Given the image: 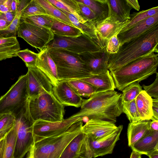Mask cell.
<instances>
[{"label":"cell","instance_id":"obj_52","mask_svg":"<svg viewBox=\"0 0 158 158\" xmlns=\"http://www.w3.org/2000/svg\"><path fill=\"white\" fill-rule=\"evenodd\" d=\"M147 156L149 158H158V149H156L152 151Z\"/></svg>","mask_w":158,"mask_h":158},{"label":"cell","instance_id":"obj_3","mask_svg":"<svg viewBox=\"0 0 158 158\" xmlns=\"http://www.w3.org/2000/svg\"><path fill=\"white\" fill-rule=\"evenodd\" d=\"M158 54L152 52L129 63L118 69L110 72L115 88L122 91L129 85L139 82L157 73Z\"/></svg>","mask_w":158,"mask_h":158},{"label":"cell","instance_id":"obj_28","mask_svg":"<svg viewBox=\"0 0 158 158\" xmlns=\"http://www.w3.org/2000/svg\"><path fill=\"white\" fill-rule=\"evenodd\" d=\"M76 0L86 5L93 11L97 18L96 25L108 17V7L107 0Z\"/></svg>","mask_w":158,"mask_h":158},{"label":"cell","instance_id":"obj_24","mask_svg":"<svg viewBox=\"0 0 158 158\" xmlns=\"http://www.w3.org/2000/svg\"><path fill=\"white\" fill-rule=\"evenodd\" d=\"M150 120L141 121L136 123H130L127 130L128 145L131 147L142 138L149 134L152 131L149 128Z\"/></svg>","mask_w":158,"mask_h":158},{"label":"cell","instance_id":"obj_56","mask_svg":"<svg viewBox=\"0 0 158 158\" xmlns=\"http://www.w3.org/2000/svg\"><path fill=\"white\" fill-rule=\"evenodd\" d=\"M77 158H86L85 157L83 156H80Z\"/></svg>","mask_w":158,"mask_h":158},{"label":"cell","instance_id":"obj_18","mask_svg":"<svg viewBox=\"0 0 158 158\" xmlns=\"http://www.w3.org/2000/svg\"><path fill=\"white\" fill-rule=\"evenodd\" d=\"M157 25H158V13L139 22L123 32H119L117 37L120 43V45L140 35Z\"/></svg>","mask_w":158,"mask_h":158},{"label":"cell","instance_id":"obj_10","mask_svg":"<svg viewBox=\"0 0 158 158\" xmlns=\"http://www.w3.org/2000/svg\"><path fill=\"white\" fill-rule=\"evenodd\" d=\"M49 48H62L77 54L96 52L102 49L89 37L82 33L77 37L54 35V39L46 46Z\"/></svg>","mask_w":158,"mask_h":158},{"label":"cell","instance_id":"obj_55","mask_svg":"<svg viewBox=\"0 0 158 158\" xmlns=\"http://www.w3.org/2000/svg\"><path fill=\"white\" fill-rule=\"evenodd\" d=\"M5 0H0V6L5 2Z\"/></svg>","mask_w":158,"mask_h":158},{"label":"cell","instance_id":"obj_42","mask_svg":"<svg viewBox=\"0 0 158 158\" xmlns=\"http://www.w3.org/2000/svg\"><path fill=\"white\" fill-rule=\"evenodd\" d=\"M77 2L81 15L85 20L92 22L96 25L97 18L93 11L87 6L78 2Z\"/></svg>","mask_w":158,"mask_h":158},{"label":"cell","instance_id":"obj_29","mask_svg":"<svg viewBox=\"0 0 158 158\" xmlns=\"http://www.w3.org/2000/svg\"><path fill=\"white\" fill-rule=\"evenodd\" d=\"M27 0H20L16 11L15 17L6 29L0 31L1 38H10L16 37L18 28L20 23V17L22 12L28 3Z\"/></svg>","mask_w":158,"mask_h":158},{"label":"cell","instance_id":"obj_30","mask_svg":"<svg viewBox=\"0 0 158 158\" xmlns=\"http://www.w3.org/2000/svg\"><path fill=\"white\" fill-rule=\"evenodd\" d=\"M86 134L81 132L74 137L66 147L59 158H77L81 155Z\"/></svg>","mask_w":158,"mask_h":158},{"label":"cell","instance_id":"obj_11","mask_svg":"<svg viewBox=\"0 0 158 158\" xmlns=\"http://www.w3.org/2000/svg\"><path fill=\"white\" fill-rule=\"evenodd\" d=\"M17 35L30 45L40 50L52 40L54 36L50 29L41 28L24 22L20 23Z\"/></svg>","mask_w":158,"mask_h":158},{"label":"cell","instance_id":"obj_2","mask_svg":"<svg viewBox=\"0 0 158 158\" xmlns=\"http://www.w3.org/2000/svg\"><path fill=\"white\" fill-rule=\"evenodd\" d=\"M122 94L115 90L95 93L83 99L79 111L71 118L98 119L115 123L123 113Z\"/></svg>","mask_w":158,"mask_h":158},{"label":"cell","instance_id":"obj_54","mask_svg":"<svg viewBox=\"0 0 158 158\" xmlns=\"http://www.w3.org/2000/svg\"><path fill=\"white\" fill-rule=\"evenodd\" d=\"M26 158H34L33 156L32 150L31 148L30 151L27 153Z\"/></svg>","mask_w":158,"mask_h":158},{"label":"cell","instance_id":"obj_38","mask_svg":"<svg viewBox=\"0 0 158 158\" xmlns=\"http://www.w3.org/2000/svg\"><path fill=\"white\" fill-rule=\"evenodd\" d=\"M41 15H47L45 9L36 0H31L22 12L20 23L27 17Z\"/></svg>","mask_w":158,"mask_h":158},{"label":"cell","instance_id":"obj_6","mask_svg":"<svg viewBox=\"0 0 158 158\" xmlns=\"http://www.w3.org/2000/svg\"><path fill=\"white\" fill-rule=\"evenodd\" d=\"M28 103L30 115L34 122L41 120L56 122L64 119V106L57 100L52 92L29 98Z\"/></svg>","mask_w":158,"mask_h":158},{"label":"cell","instance_id":"obj_49","mask_svg":"<svg viewBox=\"0 0 158 158\" xmlns=\"http://www.w3.org/2000/svg\"><path fill=\"white\" fill-rule=\"evenodd\" d=\"M19 1V0H11L9 6L10 11L16 12Z\"/></svg>","mask_w":158,"mask_h":158},{"label":"cell","instance_id":"obj_19","mask_svg":"<svg viewBox=\"0 0 158 158\" xmlns=\"http://www.w3.org/2000/svg\"><path fill=\"white\" fill-rule=\"evenodd\" d=\"M129 21V19L120 22L110 17H107L96 25L98 34L105 48L109 40L119 33Z\"/></svg>","mask_w":158,"mask_h":158},{"label":"cell","instance_id":"obj_13","mask_svg":"<svg viewBox=\"0 0 158 158\" xmlns=\"http://www.w3.org/2000/svg\"><path fill=\"white\" fill-rule=\"evenodd\" d=\"M26 74L29 98L52 92L53 86L50 80L39 69L28 68Z\"/></svg>","mask_w":158,"mask_h":158},{"label":"cell","instance_id":"obj_51","mask_svg":"<svg viewBox=\"0 0 158 158\" xmlns=\"http://www.w3.org/2000/svg\"><path fill=\"white\" fill-rule=\"evenodd\" d=\"M5 2L0 6V12H5L10 11L9 7L7 6Z\"/></svg>","mask_w":158,"mask_h":158},{"label":"cell","instance_id":"obj_15","mask_svg":"<svg viewBox=\"0 0 158 158\" xmlns=\"http://www.w3.org/2000/svg\"><path fill=\"white\" fill-rule=\"evenodd\" d=\"M117 127L114 123L100 119H88L82 127V132L92 139L98 140L112 133Z\"/></svg>","mask_w":158,"mask_h":158},{"label":"cell","instance_id":"obj_14","mask_svg":"<svg viewBox=\"0 0 158 158\" xmlns=\"http://www.w3.org/2000/svg\"><path fill=\"white\" fill-rule=\"evenodd\" d=\"M110 54L104 48L96 52L83 53L79 56L94 75L106 73L108 70L107 65Z\"/></svg>","mask_w":158,"mask_h":158},{"label":"cell","instance_id":"obj_26","mask_svg":"<svg viewBox=\"0 0 158 158\" xmlns=\"http://www.w3.org/2000/svg\"><path fill=\"white\" fill-rule=\"evenodd\" d=\"M152 99L142 90L135 99L141 121L151 120L152 116Z\"/></svg>","mask_w":158,"mask_h":158},{"label":"cell","instance_id":"obj_1","mask_svg":"<svg viewBox=\"0 0 158 158\" xmlns=\"http://www.w3.org/2000/svg\"><path fill=\"white\" fill-rule=\"evenodd\" d=\"M158 25L140 35L124 43L117 52L110 54L107 67L110 72L152 52H158Z\"/></svg>","mask_w":158,"mask_h":158},{"label":"cell","instance_id":"obj_32","mask_svg":"<svg viewBox=\"0 0 158 158\" xmlns=\"http://www.w3.org/2000/svg\"><path fill=\"white\" fill-rule=\"evenodd\" d=\"M59 9L70 13L74 15L79 21L85 23L88 21L82 16L76 0H48Z\"/></svg>","mask_w":158,"mask_h":158},{"label":"cell","instance_id":"obj_9","mask_svg":"<svg viewBox=\"0 0 158 158\" xmlns=\"http://www.w3.org/2000/svg\"><path fill=\"white\" fill-rule=\"evenodd\" d=\"M123 128L120 125L111 133L94 141L86 134L80 156L86 158H95L112 154Z\"/></svg>","mask_w":158,"mask_h":158},{"label":"cell","instance_id":"obj_25","mask_svg":"<svg viewBox=\"0 0 158 158\" xmlns=\"http://www.w3.org/2000/svg\"><path fill=\"white\" fill-rule=\"evenodd\" d=\"M16 138L15 123L13 127L5 134L0 141V158H14Z\"/></svg>","mask_w":158,"mask_h":158},{"label":"cell","instance_id":"obj_47","mask_svg":"<svg viewBox=\"0 0 158 158\" xmlns=\"http://www.w3.org/2000/svg\"><path fill=\"white\" fill-rule=\"evenodd\" d=\"M129 6L132 8L137 11H139L140 6L137 0H126Z\"/></svg>","mask_w":158,"mask_h":158},{"label":"cell","instance_id":"obj_46","mask_svg":"<svg viewBox=\"0 0 158 158\" xmlns=\"http://www.w3.org/2000/svg\"><path fill=\"white\" fill-rule=\"evenodd\" d=\"M152 116L151 120H158V98L152 99Z\"/></svg>","mask_w":158,"mask_h":158},{"label":"cell","instance_id":"obj_27","mask_svg":"<svg viewBox=\"0 0 158 158\" xmlns=\"http://www.w3.org/2000/svg\"><path fill=\"white\" fill-rule=\"evenodd\" d=\"M20 49L16 37L0 38V61L17 56L16 53Z\"/></svg>","mask_w":158,"mask_h":158},{"label":"cell","instance_id":"obj_37","mask_svg":"<svg viewBox=\"0 0 158 158\" xmlns=\"http://www.w3.org/2000/svg\"><path fill=\"white\" fill-rule=\"evenodd\" d=\"M122 109L130 123H136L141 121L135 99L129 102H122Z\"/></svg>","mask_w":158,"mask_h":158},{"label":"cell","instance_id":"obj_53","mask_svg":"<svg viewBox=\"0 0 158 158\" xmlns=\"http://www.w3.org/2000/svg\"><path fill=\"white\" fill-rule=\"evenodd\" d=\"M141 154L132 150L130 158H141Z\"/></svg>","mask_w":158,"mask_h":158},{"label":"cell","instance_id":"obj_39","mask_svg":"<svg viewBox=\"0 0 158 158\" xmlns=\"http://www.w3.org/2000/svg\"><path fill=\"white\" fill-rule=\"evenodd\" d=\"M142 90V86L139 82H135L129 85L122 91V102H129L133 100Z\"/></svg>","mask_w":158,"mask_h":158},{"label":"cell","instance_id":"obj_12","mask_svg":"<svg viewBox=\"0 0 158 158\" xmlns=\"http://www.w3.org/2000/svg\"><path fill=\"white\" fill-rule=\"evenodd\" d=\"M80 118L69 117L61 121L56 122L41 120L35 121L33 126L34 143L65 132Z\"/></svg>","mask_w":158,"mask_h":158},{"label":"cell","instance_id":"obj_7","mask_svg":"<svg viewBox=\"0 0 158 158\" xmlns=\"http://www.w3.org/2000/svg\"><path fill=\"white\" fill-rule=\"evenodd\" d=\"M28 99L26 74L20 76L8 91L0 98V116L10 114L15 117L26 105Z\"/></svg>","mask_w":158,"mask_h":158},{"label":"cell","instance_id":"obj_44","mask_svg":"<svg viewBox=\"0 0 158 158\" xmlns=\"http://www.w3.org/2000/svg\"><path fill=\"white\" fill-rule=\"evenodd\" d=\"M144 90L151 97L158 98V73H156L154 81L149 85H143Z\"/></svg>","mask_w":158,"mask_h":158},{"label":"cell","instance_id":"obj_16","mask_svg":"<svg viewBox=\"0 0 158 158\" xmlns=\"http://www.w3.org/2000/svg\"><path fill=\"white\" fill-rule=\"evenodd\" d=\"M52 93L59 102L64 106L81 107L83 99L71 87L66 81H59L53 86Z\"/></svg>","mask_w":158,"mask_h":158},{"label":"cell","instance_id":"obj_34","mask_svg":"<svg viewBox=\"0 0 158 158\" xmlns=\"http://www.w3.org/2000/svg\"><path fill=\"white\" fill-rule=\"evenodd\" d=\"M66 81L73 90L81 97L89 98L96 93L95 89L87 82L79 80Z\"/></svg>","mask_w":158,"mask_h":158},{"label":"cell","instance_id":"obj_35","mask_svg":"<svg viewBox=\"0 0 158 158\" xmlns=\"http://www.w3.org/2000/svg\"><path fill=\"white\" fill-rule=\"evenodd\" d=\"M158 13V6L143 10L139 12H134L130 15L128 23L123 27L120 32H123L131 28L139 22Z\"/></svg>","mask_w":158,"mask_h":158},{"label":"cell","instance_id":"obj_23","mask_svg":"<svg viewBox=\"0 0 158 158\" xmlns=\"http://www.w3.org/2000/svg\"><path fill=\"white\" fill-rule=\"evenodd\" d=\"M130 147L132 150L146 155L152 151L158 149V131H151Z\"/></svg>","mask_w":158,"mask_h":158},{"label":"cell","instance_id":"obj_20","mask_svg":"<svg viewBox=\"0 0 158 158\" xmlns=\"http://www.w3.org/2000/svg\"><path fill=\"white\" fill-rule=\"evenodd\" d=\"M108 7V17L122 22L130 19L132 8L126 0H107Z\"/></svg>","mask_w":158,"mask_h":158},{"label":"cell","instance_id":"obj_31","mask_svg":"<svg viewBox=\"0 0 158 158\" xmlns=\"http://www.w3.org/2000/svg\"><path fill=\"white\" fill-rule=\"evenodd\" d=\"M52 18L53 23L50 30L54 35L73 37L78 36L83 33L82 31L77 27Z\"/></svg>","mask_w":158,"mask_h":158},{"label":"cell","instance_id":"obj_40","mask_svg":"<svg viewBox=\"0 0 158 158\" xmlns=\"http://www.w3.org/2000/svg\"><path fill=\"white\" fill-rule=\"evenodd\" d=\"M16 55L22 59L28 68L36 67L38 53H35L27 48L19 50L16 53Z\"/></svg>","mask_w":158,"mask_h":158},{"label":"cell","instance_id":"obj_36","mask_svg":"<svg viewBox=\"0 0 158 158\" xmlns=\"http://www.w3.org/2000/svg\"><path fill=\"white\" fill-rule=\"evenodd\" d=\"M23 22L41 28L50 30L52 24L53 19L46 15H41L27 17Z\"/></svg>","mask_w":158,"mask_h":158},{"label":"cell","instance_id":"obj_41","mask_svg":"<svg viewBox=\"0 0 158 158\" xmlns=\"http://www.w3.org/2000/svg\"><path fill=\"white\" fill-rule=\"evenodd\" d=\"M15 121V118L11 114L0 116V139L13 127Z\"/></svg>","mask_w":158,"mask_h":158},{"label":"cell","instance_id":"obj_48","mask_svg":"<svg viewBox=\"0 0 158 158\" xmlns=\"http://www.w3.org/2000/svg\"><path fill=\"white\" fill-rule=\"evenodd\" d=\"M150 130L153 131H158V120L150 121L149 124Z\"/></svg>","mask_w":158,"mask_h":158},{"label":"cell","instance_id":"obj_4","mask_svg":"<svg viewBox=\"0 0 158 158\" xmlns=\"http://www.w3.org/2000/svg\"><path fill=\"white\" fill-rule=\"evenodd\" d=\"M48 49L56 65L59 81L81 80L93 75L79 54L62 48Z\"/></svg>","mask_w":158,"mask_h":158},{"label":"cell","instance_id":"obj_33","mask_svg":"<svg viewBox=\"0 0 158 158\" xmlns=\"http://www.w3.org/2000/svg\"><path fill=\"white\" fill-rule=\"evenodd\" d=\"M36 1L45 9L46 15L63 23L74 26L69 18L59 9L49 2L48 0Z\"/></svg>","mask_w":158,"mask_h":158},{"label":"cell","instance_id":"obj_50","mask_svg":"<svg viewBox=\"0 0 158 158\" xmlns=\"http://www.w3.org/2000/svg\"><path fill=\"white\" fill-rule=\"evenodd\" d=\"M10 24V23L0 18V31L6 29Z\"/></svg>","mask_w":158,"mask_h":158},{"label":"cell","instance_id":"obj_17","mask_svg":"<svg viewBox=\"0 0 158 158\" xmlns=\"http://www.w3.org/2000/svg\"><path fill=\"white\" fill-rule=\"evenodd\" d=\"M36 67L43 73L50 80L53 86L59 81L56 65L51 58L48 48L45 47L40 50Z\"/></svg>","mask_w":158,"mask_h":158},{"label":"cell","instance_id":"obj_58","mask_svg":"<svg viewBox=\"0 0 158 158\" xmlns=\"http://www.w3.org/2000/svg\"><path fill=\"white\" fill-rule=\"evenodd\" d=\"M0 38H1V37H0Z\"/></svg>","mask_w":158,"mask_h":158},{"label":"cell","instance_id":"obj_57","mask_svg":"<svg viewBox=\"0 0 158 158\" xmlns=\"http://www.w3.org/2000/svg\"><path fill=\"white\" fill-rule=\"evenodd\" d=\"M3 137L1 139H0V141H1V139H2Z\"/></svg>","mask_w":158,"mask_h":158},{"label":"cell","instance_id":"obj_21","mask_svg":"<svg viewBox=\"0 0 158 158\" xmlns=\"http://www.w3.org/2000/svg\"><path fill=\"white\" fill-rule=\"evenodd\" d=\"M60 10L69 18L75 27L80 29L83 34L89 37L102 49L106 48L98 34L95 24L89 21L84 23H82L80 22L72 14Z\"/></svg>","mask_w":158,"mask_h":158},{"label":"cell","instance_id":"obj_45","mask_svg":"<svg viewBox=\"0 0 158 158\" xmlns=\"http://www.w3.org/2000/svg\"><path fill=\"white\" fill-rule=\"evenodd\" d=\"M16 12L9 11L5 12H0V18L11 23L14 19Z\"/></svg>","mask_w":158,"mask_h":158},{"label":"cell","instance_id":"obj_8","mask_svg":"<svg viewBox=\"0 0 158 158\" xmlns=\"http://www.w3.org/2000/svg\"><path fill=\"white\" fill-rule=\"evenodd\" d=\"M15 118L17 138L14 158H23L34 143L33 126L35 122L30 115L28 102L21 111Z\"/></svg>","mask_w":158,"mask_h":158},{"label":"cell","instance_id":"obj_5","mask_svg":"<svg viewBox=\"0 0 158 158\" xmlns=\"http://www.w3.org/2000/svg\"><path fill=\"white\" fill-rule=\"evenodd\" d=\"M83 119L80 118L65 132L41 139L31 147L34 158H59L69 142L82 132Z\"/></svg>","mask_w":158,"mask_h":158},{"label":"cell","instance_id":"obj_22","mask_svg":"<svg viewBox=\"0 0 158 158\" xmlns=\"http://www.w3.org/2000/svg\"><path fill=\"white\" fill-rule=\"evenodd\" d=\"M79 80L92 85L96 89V93L114 90L116 89L113 78L109 70L106 73Z\"/></svg>","mask_w":158,"mask_h":158},{"label":"cell","instance_id":"obj_43","mask_svg":"<svg viewBox=\"0 0 158 158\" xmlns=\"http://www.w3.org/2000/svg\"><path fill=\"white\" fill-rule=\"evenodd\" d=\"M118 33L112 37L109 40L106 44V50L110 54L117 53L120 46V43L117 37Z\"/></svg>","mask_w":158,"mask_h":158}]
</instances>
